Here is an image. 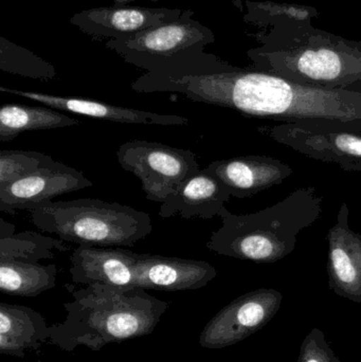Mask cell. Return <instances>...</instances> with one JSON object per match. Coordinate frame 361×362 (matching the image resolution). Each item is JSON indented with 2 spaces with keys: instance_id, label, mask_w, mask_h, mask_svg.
Returning <instances> with one entry per match:
<instances>
[{
  "instance_id": "26",
  "label": "cell",
  "mask_w": 361,
  "mask_h": 362,
  "mask_svg": "<svg viewBox=\"0 0 361 362\" xmlns=\"http://www.w3.org/2000/svg\"><path fill=\"white\" fill-rule=\"evenodd\" d=\"M82 1H114V4H127L137 0H82ZM148 1H160V0H148Z\"/></svg>"
},
{
  "instance_id": "18",
  "label": "cell",
  "mask_w": 361,
  "mask_h": 362,
  "mask_svg": "<svg viewBox=\"0 0 361 362\" xmlns=\"http://www.w3.org/2000/svg\"><path fill=\"white\" fill-rule=\"evenodd\" d=\"M50 327L44 317L27 306L0 303V353L23 358L49 341Z\"/></svg>"
},
{
  "instance_id": "24",
  "label": "cell",
  "mask_w": 361,
  "mask_h": 362,
  "mask_svg": "<svg viewBox=\"0 0 361 362\" xmlns=\"http://www.w3.org/2000/svg\"><path fill=\"white\" fill-rule=\"evenodd\" d=\"M297 362H341L320 329H312L301 344Z\"/></svg>"
},
{
  "instance_id": "16",
  "label": "cell",
  "mask_w": 361,
  "mask_h": 362,
  "mask_svg": "<svg viewBox=\"0 0 361 362\" xmlns=\"http://www.w3.org/2000/svg\"><path fill=\"white\" fill-rule=\"evenodd\" d=\"M206 169L226 185L232 197L239 199L281 185L292 174L290 165L279 159L261 155L214 161Z\"/></svg>"
},
{
  "instance_id": "19",
  "label": "cell",
  "mask_w": 361,
  "mask_h": 362,
  "mask_svg": "<svg viewBox=\"0 0 361 362\" xmlns=\"http://www.w3.org/2000/svg\"><path fill=\"white\" fill-rule=\"evenodd\" d=\"M80 124L61 110L42 106L4 104L0 110V141L8 142L30 131H51Z\"/></svg>"
},
{
  "instance_id": "4",
  "label": "cell",
  "mask_w": 361,
  "mask_h": 362,
  "mask_svg": "<svg viewBox=\"0 0 361 362\" xmlns=\"http://www.w3.org/2000/svg\"><path fill=\"white\" fill-rule=\"evenodd\" d=\"M194 11L184 10L178 21L152 28L136 35L104 42L125 63L150 74L192 76L233 68L206 52L215 42L213 32L195 19Z\"/></svg>"
},
{
  "instance_id": "10",
  "label": "cell",
  "mask_w": 361,
  "mask_h": 362,
  "mask_svg": "<svg viewBox=\"0 0 361 362\" xmlns=\"http://www.w3.org/2000/svg\"><path fill=\"white\" fill-rule=\"evenodd\" d=\"M178 8H148L114 4L88 8L76 13L70 23L78 30L102 42L136 35L152 28L173 23L182 16Z\"/></svg>"
},
{
  "instance_id": "11",
  "label": "cell",
  "mask_w": 361,
  "mask_h": 362,
  "mask_svg": "<svg viewBox=\"0 0 361 362\" xmlns=\"http://www.w3.org/2000/svg\"><path fill=\"white\" fill-rule=\"evenodd\" d=\"M90 187L93 181L82 172L54 160L27 177L0 185V211L13 215L19 210L30 212L57 196Z\"/></svg>"
},
{
  "instance_id": "15",
  "label": "cell",
  "mask_w": 361,
  "mask_h": 362,
  "mask_svg": "<svg viewBox=\"0 0 361 362\" xmlns=\"http://www.w3.org/2000/svg\"><path fill=\"white\" fill-rule=\"evenodd\" d=\"M1 93L18 95L31 101L46 105L53 110L64 112H71L90 118L101 119L110 122L125 123V124L161 125V127H175L186 125L189 119L178 115L157 114V112H143L134 108L112 105L95 100L82 99V98L59 97L47 93H34V91L19 90V89L0 87Z\"/></svg>"
},
{
  "instance_id": "22",
  "label": "cell",
  "mask_w": 361,
  "mask_h": 362,
  "mask_svg": "<svg viewBox=\"0 0 361 362\" xmlns=\"http://www.w3.org/2000/svg\"><path fill=\"white\" fill-rule=\"evenodd\" d=\"M0 69L37 80H52L57 71L45 59L11 40L0 38Z\"/></svg>"
},
{
  "instance_id": "14",
  "label": "cell",
  "mask_w": 361,
  "mask_h": 362,
  "mask_svg": "<svg viewBox=\"0 0 361 362\" xmlns=\"http://www.w3.org/2000/svg\"><path fill=\"white\" fill-rule=\"evenodd\" d=\"M138 253L121 247L80 245L70 257V274L76 284L93 283L117 287H137Z\"/></svg>"
},
{
  "instance_id": "23",
  "label": "cell",
  "mask_w": 361,
  "mask_h": 362,
  "mask_svg": "<svg viewBox=\"0 0 361 362\" xmlns=\"http://www.w3.org/2000/svg\"><path fill=\"white\" fill-rule=\"evenodd\" d=\"M54 161L52 157L32 151L0 152V185L27 177Z\"/></svg>"
},
{
  "instance_id": "2",
  "label": "cell",
  "mask_w": 361,
  "mask_h": 362,
  "mask_svg": "<svg viewBox=\"0 0 361 362\" xmlns=\"http://www.w3.org/2000/svg\"><path fill=\"white\" fill-rule=\"evenodd\" d=\"M73 300L64 304L65 320L51 325L49 341L66 352L78 346L100 351L110 344L150 335L170 303L140 287L93 283L71 289Z\"/></svg>"
},
{
  "instance_id": "17",
  "label": "cell",
  "mask_w": 361,
  "mask_h": 362,
  "mask_svg": "<svg viewBox=\"0 0 361 362\" xmlns=\"http://www.w3.org/2000/svg\"><path fill=\"white\" fill-rule=\"evenodd\" d=\"M232 197L226 185L207 169L191 176L161 204L159 216L211 219Z\"/></svg>"
},
{
  "instance_id": "21",
  "label": "cell",
  "mask_w": 361,
  "mask_h": 362,
  "mask_svg": "<svg viewBox=\"0 0 361 362\" xmlns=\"http://www.w3.org/2000/svg\"><path fill=\"white\" fill-rule=\"evenodd\" d=\"M63 240H55L34 231H23L0 238V261L38 263L54 257V250H68Z\"/></svg>"
},
{
  "instance_id": "25",
  "label": "cell",
  "mask_w": 361,
  "mask_h": 362,
  "mask_svg": "<svg viewBox=\"0 0 361 362\" xmlns=\"http://www.w3.org/2000/svg\"><path fill=\"white\" fill-rule=\"evenodd\" d=\"M15 226L8 223L4 218H0V238H8L15 234Z\"/></svg>"
},
{
  "instance_id": "13",
  "label": "cell",
  "mask_w": 361,
  "mask_h": 362,
  "mask_svg": "<svg viewBox=\"0 0 361 362\" xmlns=\"http://www.w3.org/2000/svg\"><path fill=\"white\" fill-rule=\"evenodd\" d=\"M216 276L215 267L205 261L148 253L137 255L136 285L146 291H195L207 286Z\"/></svg>"
},
{
  "instance_id": "3",
  "label": "cell",
  "mask_w": 361,
  "mask_h": 362,
  "mask_svg": "<svg viewBox=\"0 0 361 362\" xmlns=\"http://www.w3.org/2000/svg\"><path fill=\"white\" fill-rule=\"evenodd\" d=\"M322 202L318 189L311 185L250 214H233L224 206L218 215L222 226L206 246L216 255L243 261H281L295 250L299 234L321 217Z\"/></svg>"
},
{
  "instance_id": "1",
  "label": "cell",
  "mask_w": 361,
  "mask_h": 362,
  "mask_svg": "<svg viewBox=\"0 0 361 362\" xmlns=\"http://www.w3.org/2000/svg\"><path fill=\"white\" fill-rule=\"evenodd\" d=\"M131 87L139 93H177L197 103L237 110L249 118L299 123L361 122V83L332 88L233 67L192 76L146 72Z\"/></svg>"
},
{
  "instance_id": "12",
  "label": "cell",
  "mask_w": 361,
  "mask_h": 362,
  "mask_svg": "<svg viewBox=\"0 0 361 362\" xmlns=\"http://www.w3.org/2000/svg\"><path fill=\"white\" fill-rule=\"evenodd\" d=\"M349 206L341 204L336 223L329 230V286L339 297L361 303V234L349 226Z\"/></svg>"
},
{
  "instance_id": "7",
  "label": "cell",
  "mask_w": 361,
  "mask_h": 362,
  "mask_svg": "<svg viewBox=\"0 0 361 362\" xmlns=\"http://www.w3.org/2000/svg\"><path fill=\"white\" fill-rule=\"evenodd\" d=\"M259 132L309 158L361 173V122H283Z\"/></svg>"
},
{
  "instance_id": "20",
  "label": "cell",
  "mask_w": 361,
  "mask_h": 362,
  "mask_svg": "<svg viewBox=\"0 0 361 362\" xmlns=\"http://www.w3.org/2000/svg\"><path fill=\"white\" fill-rule=\"evenodd\" d=\"M57 276L53 264L0 261V291L4 295L37 297L55 286Z\"/></svg>"
},
{
  "instance_id": "5",
  "label": "cell",
  "mask_w": 361,
  "mask_h": 362,
  "mask_svg": "<svg viewBox=\"0 0 361 362\" xmlns=\"http://www.w3.org/2000/svg\"><path fill=\"white\" fill-rule=\"evenodd\" d=\"M30 214L42 232L87 246L131 247L153 232L148 213L95 198L48 202Z\"/></svg>"
},
{
  "instance_id": "6",
  "label": "cell",
  "mask_w": 361,
  "mask_h": 362,
  "mask_svg": "<svg viewBox=\"0 0 361 362\" xmlns=\"http://www.w3.org/2000/svg\"><path fill=\"white\" fill-rule=\"evenodd\" d=\"M317 42L309 46L256 49L250 51L254 70L276 74L294 82L316 86H353L361 83V46L347 42Z\"/></svg>"
},
{
  "instance_id": "9",
  "label": "cell",
  "mask_w": 361,
  "mask_h": 362,
  "mask_svg": "<svg viewBox=\"0 0 361 362\" xmlns=\"http://www.w3.org/2000/svg\"><path fill=\"white\" fill-rule=\"evenodd\" d=\"M283 295L271 288L250 291L225 306L199 336L201 348L224 349L235 346L260 331L279 312Z\"/></svg>"
},
{
  "instance_id": "8",
  "label": "cell",
  "mask_w": 361,
  "mask_h": 362,
  "mask_svg": "<svg viewBox=\"0 0 361 362\" xmlns=\"http://www.w3.org/2000/svg\"><path fill=\"white\" fill-rule=\"evenodd\" d=\"M117 159L123 170L140 180L146 199L160 204L201 171L196 155L191 151L146 140H131L119 146Z\"/></svg>"
}]
</instances>
